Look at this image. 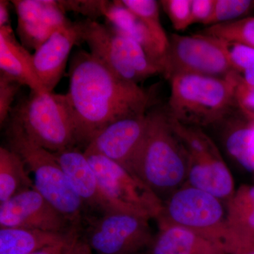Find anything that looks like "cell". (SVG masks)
I'll use <instances>...</instances> for the list:
<instances>
[{"label": "cell", "instance_id": "cell-1", "mask_svg": "<svg viewBox=\"0 0 254 254\" xmlns=\"http://www.w3.org/2000/svg\"><path fill=\"white\" fill-rule=\"evenodd\" d=\"M67 95L76 123L78 145L85 148L100 130L122 119L148 113L149 92L114 74L89 52L71 57Z\"/></svg>", "mask_w": 254, "mask_h": 254}, {"label": "cell", "instance_id": "cell-2", "mask_svg": "<svg viewBox=\"0 0 254 254\" xmlns=\"http://www.w3.org/2000/svg\"><path fill=\"white\" fill-rule=\"evenodd\" d=\"M148 115L144 139L129 170L164 202L187 184L188 156L167 111Z\"/></svg>", "mask_w": 254, "mask_h": 254}, {"label": "cell", "instance_id": "cell-3", "mask_svg": "<svg viewBox=\"0 0 254 254\" xmlns=\"http://www.w3.org/2000/svg\"><path fill=\"white\" fill-rule=\"evenodd\" d=\"M170 81L167 113L182 125L195 128L215 125L237 107L234 71L225 78L180 75Z\"/></svg>", "mask_w": 254, "mask_h": 254}, {"label": "cell", "instance_id": "cell-4", "mask_svg": "<svg viewBox=\"0 0 254 254\" xmlns=\"http://www.w3.org/2000/svg\"><path fill=\"white\" fill-rule=\"evenodd\" d=\"M6 121L52 153L78 147L74 115L66 94L31 91L18 100Z\"/></svg>", "mask_w": 254, "mask_h": 254}, {"label": "cell", "instance_id": "cell-5", "mask_svg": "<svg viewBox=\"0 0 254 254\" xmlns=\"http://www.w3.org/2000/svg\"><path fill=\"white\" fill-rule=\"evenodd\" d=\"M7 145L23 159L33 175V187L75 226L86 220V208L73 191L54 153L37 145L19 127L5 123Z\"/></svg>", "mask_w": 254, "mask_h": 254}, {"label": "cell", "instance_id": "cell-6", "mask_svg": "<svg viewBox=\"0 0 254 254\" xmlns=\"http://www.w3.org/2000/svg\"><path fill=\"white\" fill-rule=\"evenodd\" d=\"M82 42L91 55L114 74L138 84L154 75L163 73L139 44L109 24L88 19L78 21Z\"/></svg>", "mask_w": 254, "mask_h": 254}, {"label": "cell", "instance_id": "cell-7", "mask_svg": "<svg viewBox=\"0 0 254 254\" xmlns=\"http://www.w3.org/2000/svg\"><path fill=\"white\" fill-rule=\"evenodd\" d=\"M106 198L117 211L155 220L163 201L139 177L103 155L83 150Z\"/></svg>", "mask_w": 254, "mask_h": 254}, {"label": "cell", "instance_id": "cell-8", "mask_svg": "<svg viewBox=\"0 0 254 254\" xmlns=\"http://www.w3.org/2000/svg\"><path fill=\"white\" fill-rule=\"evenodd\" d=\"M156 220L159 227H183L215 245L228 225L227 212L220 199L188 185L163 202L161 213Z\"/></svg>", "mask_w": 254, "mask_h": 254}, {"label": "cell", "instance_id": "cell-9", "mask_svg": "<svg viewBox=\"0 0 254 254\" xmlns=\"http://www.w3.org/2000/svg\"><path fill=\"white\" fill-rule=\"evenodd\" d=\"M170 120L186 148L187 185L208 192L219 199H229L235 191L233 177L211 138L199 128Z\"/></svg>", "mask_w": 254, "mask_h": 254}, {"label": "cell", "instance_id": "cell-10", "mask_svg": "<svg viewBox=\"0 0 254 254\" xmlns=\"http://www.w3.org/2000/svg\"><path fill=\"white\" fill-rule=\"evenodd\" d=\"M85 221L87 227L81 238L93 254L145 253L155 236L150 219L123 212L87 217Z\"/></svg>", "mask_w": 254, "mask_h": 254}, {"label": "cell", "instance_id": "cell-11", "mask_svg": "<svg viewBox=\"0 0 254 254\" xmlns=\"http://www.w3.org/2000/svg\"><path fill=\"white\" fill-rule=\"evenodd\" d=\"M232 71L226 53L214 38L200 33L169 36L163 66V74L169 80L180 75L225 78Z\"/></svg>", "mask_w": 254, "mask_h": 254}, {"label": "cell", "instance_id": "cell-12", "mask_svg": "<svg viewBox=\"0 0 254 254\" xmlns=\"http://www.w3.org/2000/svg\"><path fill=\"white\" fill-rule=\"evenodd\" d=\"M2 227L66 233L79 227L73 225L33 187L0 203V228Z\"/></svg>", "mask_w": 254, "mask_h": 254}, {"label": "cell", "instance_id": "cell-13", "mask_svg": "<svg viewBox=\"0 0 254 254\" xmlns=\"http://www.w3.org/2000/svg\"><path fill=\"white\" fill-rule=\"evenodd\" d=\"M148 113L114 122L100 130L84 150L106 157L129 170L146 133Z\"/></svg>", "mask_w": 254, "mask_h": 254}, {"label": "cell", "instance_id": "cell-14", "mask_svg": "<svg viewBox=\"0 0 254 254\" xmlns=\"http://www.w3.org/2000/svg\"><path fill=\"white\" fill-rule=\"evenodd\" d=\"M17 16L19 41L26 49L36 50L55 31L71 21L60 1L13 0Z\"/></svg>", "mask_w": 254, "mask_h": 254}, {"label": "cell", "instance_id": "cell-15", "mask_svg": "<svg viewBox=\"0 0 254 254\" xmlns=\"http://www.w3.org/2000/svg\"><path fill=\"white\" fill-rule=\"evenodd\" d=\"M82 42L78 21H70L55 31L33 53V63L42 86L53 92L63 78L73 47Z\"/></svg>", "mask_w": 254, "mask_h": 254}, {"label": "cell", "instance_id": "cell-16", "mask_svg": "<svg viewBox=\"0 0 254 254\" xmlns=\"http://www.w3.org/2000/svg\"><path fill=\"white\" fill-rule=\"evenodd\" d=\"M53 153L70 186L86 209H91L99 215L117 211L100 188L94 170L83 150L78 147H72Z\"/></svg>", "mask_w": 254, "mask_h": 254}, {"label": "cell", "instance_id": "cell-17", "mask_svg": "<svg viewBox=\"0 0 254 254\" xmlns=\"http://www.w3.org/2000/svg\"><path fill=\"white\" fill-rule=\"evenodd\" d=\"M103 16L108 24L139 44L152 61L162 68L163 74L168 47L158 39L141 18L130 11L122 0L107 1Z\"/></svg>", "mask_w": 254, "mask_h": 254}, {"label": "cell", "instance_id": "cell-18", "mask_svg": "<svg viewBox=\"0 0 254 254\" xmlns=\"http://www.w3.org/2000/svg\"><path fill=\"white\" fill-rule=\"evenodd\" d=\"M0 75L31 91H46L37 76L33 54L18 41L11 26L0 28Z\"/></svg>", "mask_w": 254, "mask_h": 254}, {"label": "cell", "instance_id": "cell-19", "mask_svg": "<svg viewBox=\"0 0 254 254\" xmlns=\"http://www.w3.org/2000/svg\"><path fill=\"white\" fill-rule=\"evenodd\" d=\"M145 254H225L211 241L178 226L159 227Z\"/></svg>", "mask_w": 254, "mask_h": 254}, {"label": "cell", "instance_id": "cell-20", "mask_svg": "<svg viewBox=\"0 0 254 254\" xmlns=\"http://www.w3.org/2000/svg\"><path fill=\"white\" fill-rule=\"evenodd\" d=\"M81 230L76 227L66 233L41 231L18 227L0 228V254H31L66 240Z\"/></svg>", "mask_w": 254, "mask_h": 254}, {"label": "cell", "instance_id": "cell-21", "mask_svg": "<svg viewBox=\"0 0 254 254\" xmlns=\"http://www.w3.org/2000/svg\"><path fill=\"white\" fill-rule=\"evenodd\" d=\"M26 164L7 146L0 147V203L33 187Z\"/></svg>", "mask_w": 254, "mask_h": 254}, {"label": "cell", "instance_id": "cell-22", "mask_svg": "<svg viewBox=\"0 0 254 254\" xmlns=\"http://www.w3.org/2000/svg\"><path fill=\"white\" fill-rule=\"evenodd\" d=\"M226 148L242 167L254 173V123L247 120L232 128L227 136Z\"/></svg>", "mask_w": 254, "mask_h": 254}, {"label": "cell", "instance_id": "cell-23", "mask_svg": "<svg viewBox=\"0 0 254 254\" xmlns=\"http://www.w3.org/2000/svg\"><path fill=\"white\" fill-rule=\"evenodd\" d=\"M198 33L254 49V17L239 18L230 22L212 25Z\"/></svg>", "mask_w": 254, "mask_h": 254}, {"label": "cell", "instance_id": "cell-24", "mask_svg": "<svg viewBox=\"0 0 254 254\" xmlns=\"http://www.w3.org/2000/svg\"><path fill=\"white\" fill-rule=\"evenodd\" d=\"M227 221L254 230V185H242L228 199Z\"/></svg>", "mask_w": 254, "mask_h": 254}, {"label": "cell", "instance_id": "cell-25", "mask_svg": "<svg viewBox=\"0 0 254 254\" xmlns=\"http://www.w3.org/2000/svg\"><path fill=\"white\" fill-rule=\"evenodd\" d=\"M228 222L216 245L225 254H254V230Z\"/></svg>", "mask_w": 254, "mask_h": 254}, {"label": "cell", "instance_id": "cell-26", "mask_svg": "<svg viewBox=\"0 0 254 254\" xmlns=\"http://www.w3.org/2000/svg\"><path fill=\"white\" fill-rule=\"evenodd\" d=\"M215 40L225 50L234 70L244 81L254 85V48L237 43Z\"/></svg>", "mask_w": 254, "mask_h": 254}, {"label": "cell", "instance_id": "cell-27", "mask_svg": "<svg viewBox=\"0 0 254 254\" xmlns=\"http://www.w3.org/2000/svg\"><path fill=\"white\" fill-rule=\"evenodd\" d=\"M122 1L130 11L141 18L164 45L168 47L169 37L160 21L158 1L155 0H122Z\"/></svg>", "mask_w": 254, "mask_h": 254}, {"label": "cell", "instance_id": "cell-28", "mask_svg": "<svg viewBox=\"0 0 254 254\" xmlns=\"http://www.w3.org/2000/svg\"><path fill=\"white\" fill-rule=\"evenodd\" d=\"M254 6L251 0H215L213 15L207 26L230 22L247 14Z\"/></svg>", "mask_w": 254, "mask_h": 254}, {"label": "cell", "instance_id": "cell-29", "mask_svg": "<svg viewBox=\"0 0 254 254\" xmlns=\"http://www.w3.org/2000/svg\"><path fill=\"white\" fill-rule=\"evenodd\" d=\"M160 2L175 30L182 31L192 25L191 0H163Z\"/></svg>", "mask_w": 254, "mask_h": 254}, {"label": "cell", "instance_id": "cell-30", "mask_svg": "<svg viewBox=\"0 0 254 254\" xmlns=\"http://www.w3.org/2000/svg\"><path fill=\"white\" fill-rule=\"evenodd\" d=\"M18 82L0 75V125L4 127L10 113L14 106V100L21 89Z\"/></svg>", "mask_w": 254, "mask_h": 254}, {"label": "cell", "instance_id": "cell-31", "mask_svg": "<svg viewBox=\"0 0 254 254\" xmlns=\"http://www.w3.org/2000/svg\"><path fill=\"white\" fill-rule=\"evenodd\" d=\"M108 1H60L66 12L73 11L87 16L88 19L95 20L103 16L105 6Z\"/></svg>", "mask_w": 254, "mask_h": 254}, {"label": "cell", "instance_id": "cell-32", "mask_svg": "<svg viewBox=\"0 0 254 254\" xmlns=\"http://www.w3.org/2000/svg\"><path fill=\"white\" fill-rule=\"evenodd\" d=\"M235 95L240 110H254V85L244 81L240 75L234 71Z\"/></svg>", "mask_w": 254, "mask_h": 254}, {"label": "cell", "instance_id": "cell-33", "mask_svg": "<svg viewBox=\"0 0 254 254\" xmlns=\"http://www.w3.org/2000/svg\"><path fill=\"white\" fill-rule=\"evenodd\" d=\"M81 237V230L75 232L66 240L41 249L31 254H72Z\"/></svg>", "mask_w": 254, "mask_h": 254}, {"label": "cell", "instance_id": "cell-34", "mask_svg": "<svg viewBox=\"0 0 254 254\" xmlns=\"http://www.w3.org/2000/svg\"><path fill=\"white\" fill-rule=\"evenodd\" d=\"M215 0H191V22L206 25L213 15Z\"/></svg>", "mask_w": 254, "mask_h": 254}, {"label": "cell", "instance_id": "cell-35", "mask_svg": "<svg viewBox=\"0 0 254 254\" xmlns=\"http://www.w3.org/2000/svg\"><path fill=\"white\" fill-rule=\"evenodd\" d=\"M10 4L11 1L0 0V28L11 26Z\"/></svg>", "mask_w": 254, "mask_h": 254}, {"label": "cell", "instance_id": "cell-36", "mask_svg": "<svg viewBox=\"0 0 254 254\" xmlns=\"http://www.w3.org/2000/svg\"><path fill=\"white\" fill-rule=\"evenodd\" d=\"M72 254H93L91 248L88 247L83 239L80 238L78 243L76 244Z\"/></svg>", "mask_w": 254, "mask_h": 254}, {"label": "cell", "instance_id": "cell-37", "mask_svg": "<svg viewBox=\"0 0 254 254\" xmlns=\"http://www.w3.org/2000/svg\"><path fill=\"white\" fill-rule=\"evenodd\" d=\"M242 113L243 114L244 116L249 121L252 122L254 123V110H240Z\"/></svg>", "mask_w": 254, "mask_h": 254}, {"label": "cell", "instance_id": "cell-38", "mask_svg": "<svg viewBox=\"0 0 254 254\" xmlns=\"http://www.w3.org/2000/svg\"></svg>", "mask_w": 254, "mask_h": 254}]
</instances>
